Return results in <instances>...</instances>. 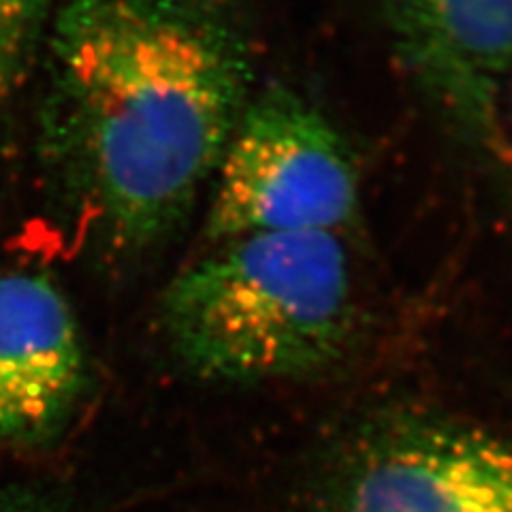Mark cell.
Returning <instances> with one entry per match:
<instances>
[{"instance_id": "obj_1", "label": "cell", "mask_w": 512, "mask_h": 512, "mask_svg": "<svg viewBox=\"0 0 512 512\" xmlns=\"http://www.w3.org/2000/svg\"><path fill=\"white\" fill-rule=\"evenodd\" d=\"M39 150L96 248L141 256L214 182L254 56L231 0H67L45 39Z\"/></svg>"}, {"instance_id": "obj_2", "label": "cell", "mask_w": 512, "mask_h": 512, "mask_svg": "<svg viewBox=\"0 0 512 512\" xmlns=\"http://www.w3.org/2000/svg\"><path fill=\"white\" fill-rule=\"evenodd\" d=\"M173 357L203 382L239 389L335 387L363 355L348 254L333 233H263L224 242L160 299Z\"/></svg>"}, {"instance_id": "obj_3", "label": "cell", "mask_w": 512, "mask_h": 512, "mask_svg": "<svg viewBox=\"0 0 512 512\" xmlns=\"http://www.w3.org/2000/svg\"><path fill=\"white\" fill-rule=\"evenodd\" d=\"M278 512H512V399L376 384L314 406Z\"/></svg>"}, {"instance_id": "obj_4", "label": "cell", "mask_w": 512, "mask_h": 512, "mask_svg": "<svg viewBox=\"0 0 512 512\" xmlns=\"http://www.w3.org/2000/svg\"><path fill=\"white\" fill-rule=\"evenodd\" d=\"M207 237L333 233L359 207L357 165L338 128L301 94H252L214 175Z\"/></svg>"}, {"instance_id": "obj_5", "label": "cell", "mask_w": 512, "mask_h": 512, "mask_svg": "<svg viewBox=\"0 0 512 512\" xmlns=\"http://www.w3.org/2000/svg\"><path fill=\"white\" fill-rule=\"evenodd\" d=\"M397 58L444 122L512 175L502 122L512 0H380Z\"/></svg>"}, {"instance_id": "obj_6", "label": "cell", "mask_w": 512, "mask_h": 512, "mask_svg": "<svg viewBox=\"0 0 512 512\" xmlns=\"http://www.w3.org/2000/svg\"><path fill=\"white\" fill-rule=\"evenodd\" d=\"M86 387V346L60 286L32 271L0 276V442L54 444Z\"/></svg>"}, {"instance_id": "obj_7", "label": "cell", "mask_w": 512, "mask_h": 512, "mask_svg": "<svg viewBox=\"0 0 512 512\" xmlns=\"http://www.w3.org/2000/svg\"><path fill=\"white\" fill-rule=\"evenodd\" d=\"M58 9V0H0V101L22 84Z\"/></svg>"}, {"instance_id": "obj_8", "label": "cell", "mask_w": 512, "mask_h": 512, "mask_svg": "<svg viewBox=\"0 0 512 512\" xmlns=\"http://www.w3.org/2000/svg\"><path fill=\"white\" fill-rule=\"evenodd\" d=\"M0 512H60L58 506L26 487H0Z\"/></svg>"}, {"instance_id": "obj_9", "label": "cell", "mask_w": 512, "mask_h": 512, "mask_svg": "<svg viewBox=\"0 0 512 512\" xmlns=\"http://www.w3.org/2000/svg\"><path fill=\"white\" fill-rule=\"evenodd\" d=\"M504 103H508L510 114H512V69H510L508 79H506V84H504V99H502V105H504Z\"/></svg>"}]
</instances>
